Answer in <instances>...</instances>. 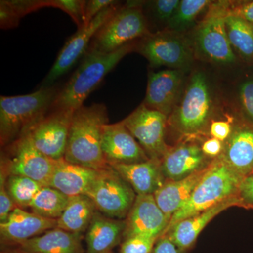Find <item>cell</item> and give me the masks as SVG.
<instances>
[{
	"label": "cell",
	"mask_w": 253,
	"mask_h": 253,
	"mask_svg": "<svg viewBox=\"0 0 253 253\" xmlns=\"http://www.w3.org/2000/svg\"><path fill=\"white\" fill-rule=\"evenodd\" d=\"M106 105L82 106L73 113L65 161L101 171L109 167L101 149L103 129L109 123Z\"/></svg>",
	"instance_id": "1"
},
{
	"label": "cell",
	"mask_w": 253,
	"mask_h": 253,
	"mask_svg": "<svg viewBox=\"0 0 253 253\" xmlns=\"http://www.w3.org/2000/svg\"><path fill=\"white\" fill-rule=\"evenodd\" d=\"M59 89L41 86L31 94L0 96L1 147L28 135L51 111Z\"/></svg>",
	"instance_id": "2"
},
{
	"label": "cell",
	"mask_w": 253,
	"mask_h": 253,
	"mask_svg": "<svg viewBox=\"0 0 253 253\" xmlns=\"http://www.w3.org/2000/svg\"><path fill=\"white\" fill-rule=\"evenodd\" d=\"M136 47L132 42L109 54L87 50L79 67L63 87L60 88L51 111L79 109L106 75Z\"/></svg>",
	"instance_id": "3"
},
{
	"label": "cell",
	"mask_w": 253,
	"mask_h": 253,
	"mask_svg": "<svg viewBox=\"0 0 253 253\" xmlns=\"http://www.w3.org/2000/svg\"><path fill=\"white\" fill-rule=\"evenodd\" d=\"M244 179L221 156L211 161L207 172L190 199L171 218L166 233L179 221L239 196L240 185Z\"/></svg>",
	"instance_id": "4"
},
{
	"label": "cell",
	"mask_w": 253,
	"mask_h": 253,
	"mask_svg": "<svg viewBox=\"0 0 253 253\" xmlns=\"http://www.w3.org/2000/svg\"><path fill=\"white\" fill-rule=\"evenodd\" d=\"M150 34L147 19L138 3L120 6L95 35L88 50L109 54Z\"/></svg>",
	"instance_id": "5"
},
{
	"label": "cell",
	"mask_w": 253,
	"mask_h": 253,
	"mask_svg": "<svg viewBox=\"0 0 253 253\" xmlns=\"http://www.w3.org/2000/svg\"><path fill=\"white\" fill-rule=\"evenodd\" d=\"M212 99L204 73L191 77L180 104L174 109L169 123L184 135H194L203 130L209 121Z\"/></svg>",
	"instance_id": "6"
},
{
	"label": "cell",
	"mask_w": 253,
	"mask_h": 253,
	"mask_svg": "<svg viewBox=\"0 0 253 253\" xmlns=\"http://www.w3.org/2000/svg\"><path fill=\"white\" fill-rule=\"evenodd\" d=\"M54 163L37 149L28 135L1 148L0 168L8 175L26 176L44 186L49 184Z\"/></svg>",
	"instance_id": "7"
},
{
	"label": "cell",
	"mask_w": 253,
	"mask_h": 253,
	"mask_svg": "<svg viewBox=\"0 0 253 253\" xmlns=\"http://www.w3.org/2000/svg\"><path fill=\"white\" fill-rule=\"evenodd\" d=\"M135 194L132 187L109 166L100 171L86 196L100 212L120 219L127 216L135 201Z\"/></svg>",
	"instance_id": "8"
},
{
	"label": "cell",
	"mask_w": 253,
	"mask_h": 253,
	"mask_svg": "<svg viewBox=\"0 0 253 253\" xmlns=\"http://www.w3.org/2000/svg\"><path fill=\"white\" fill-rule=\"evenodd\" d=\"M167 117L142 104L123 121L150 159L160 162L170 148L165 140Z\"/></svg>",
	"instance_id": "9"
},
{
	"label": "cell",
	"mask_w": 253,
	"mask_h": 253,
	"mask_svg": "<svg viewBox=\"0 0 253 253\" xmlns=\"http://www.w3.org/2000/svg\"><path fill=\"white\" fill-rule=\"evenodd\" d=\"M228 11L223 6L213 8L196 31V48L201 56L211 62L229 64L236 61L226 31Z\"/></svg>",
	"instance_id": "10"
},
{
	"label": "cell",
	"mask_w": 253,
	"mask_h": 253,
	"mask_svg": "<svg viewBox=\"0 0 253 253\" xmlns=\"http://www.w3.org/2000/svg\"><path fill=\"white\" fill-rule=\"evenodd\" d=\"M120 7L118 1L101 11L87 26L78 29L65 43L56 61L42 82V86H51L55 82L66 74L83 54H86L91 41L101 26Z\"/></svg>",
	"instance_id": "11"
},
{
	"label": "cell",
	"mask_w": 253,
	"mask_h": 253,
	"mask_svg": "<svg viewBox=\"0 0 253 253\" xmlns=\"http://www.w3.org/2000/svg\"><path fill=\"white\" fill-rule=\"evenodd\" d=\"M74 111L51 110L28 134L37 149L54 161L64 158Z\"/></svg>",
	"instance_id": "12"
},
{
	"label": "cell",
	"mask_w": 253,
	"mask_h": 253,
	"mask_svg": "<svg viewBox=\"0 0 253 253\" xmlns=\"http://www.w3.org/2000/svg\"><path fill=\"white\" fill-rule=\"evenodd\" d=\"M139 52L154 66L184 68L189 66L192 53L187 42L168 32L148 35L141 40Z\"/></svg>",
	"instance_id": "13"
},
{
	"label": "cell",
	"mask_w": 253,
	"mask_h": 253,
	"mask_svg": "<svg viewBox=\"0 0 253 253\" xmlns=\"http://www.w3.org/2000/svg\"><path fill=\"white\" fill-rule=\"evenodd\" d=\"M126 217L125 239L144 236L158 240L166 233L171 220L158 207L154 195H136Z\"/></svg>",
	"instance_id": "14"
},
{
	"label": "cell",
	"mask_w": 253,
	"mask_h": 253,
	"mask_svg": "<svg viewBox=\"0 0 253 253\" xmlns=\"http://www.w3.org/2000/svg\"><path fill=\"white\" fill-rule=\"evenodd\" d=\"M101 149L109 166L115 163L131 164L150 160L123 121L113 124L108 123L104 126Z\"/></svg>",
	"instance_id": "15"
},
{
	"label": "cell",
	"mask_w": 253,
	"mask_h": 253,
	"mask_svg": "<svg viewBox=\"0 0 253 253\" xmlns=\"http://www.w3.org/2000/svg\"><path fill=\"white\" fill-rule=\"evenodd\" d=\"M57 225V219H48L34 212L16 208L7 220L0 223L1 244L6 248L41 235Z\"/></svg>",
	"instance_id": "16"
},
{
	"label": "cell",
	"mask_w": 253,
	"mask_h": 253,
	"mask_svg": "<svg viewBox=\"0 0 253 253\" xmlns=\"http://www.w3.org/2000/svg\"><path fill=\"white\" fill-rule=\"evenodd\" d=\"M181 84L182 74L178 70H164L150 73L143 104L169 116L177 102Z\"/></svg>",
	"instance_id": "17"
},
{
	"label": "cell",
	"mask_w": 253,
	"mask_h": 253,
	"mask_svg": "<svg viewBox=\"0 0 253 253\" xmlns=\"http://www.w3.org/2000/svg\"><path fill=\"white\" fill-rule=\"evenodd\" d=\"M233 206L244 207L239 196L226 200L199 214L179 221L165 234H167L179 249L188 251L194 246L199 234L210 221L222 211Z\"/></svg>",
	"instance_id": "18"
},
{
	"label": "cell",
	"mask_w": 253,
	"mask_h": 253,
	"mask_svg": "<svg viewBox=\"0 0 253 253\" xmlns=\"http://www.w3.org/2000/svg\"><path fill=\"white\" fill-rule=\"evenodd\" d=\"M211 163L206 161L198 145L183 144L169 148L161 161V169L166 180L176 181L204 169Z\"/></svg>",
	"instance_id": "19"
},
{
	"label": "cell",
	"mask_w": 253,
	"mask_h": 253,
	"mask_svg": "<svg viewBox=\"0 0 253 253\" xmlns=\"http://www.w3.org/2000/svg\"><path fill=\"white\" fill-rule=\"evenodd\" d=\"M99 172L91 168L68 163L62 158L55 161L48 186L59 190L69 197L86 195Z\"/></svg>",
	"instance_id": "20"
},
{
	"label": "cell",
	"mask_w": 253,
	"mask_h": 253,
	"mask_svg": "<svg viewBox=\"0 0 253 253\" xmlns=\"http://www.w3.org/2000/svg\"><path fill=\"white\" fill-rule=\"evenodd\" d=\"M83 239L82 234L56 227L9 248L22 253H85Z\"/></svg>",
	"instance_id": "21"
},
{
	"label": "cell",
	"mask_w": 253,
	"mask_h": 253,
	"mask_svg": "<svg viewBox=\"0 0 253 253\" xmlns=\"http://www.w3.org/2000/svg\"><path fill=\"white\" fill-rule=\"evenodd\" d=\"M135 191L136 195H154L166 179L161 162L150 159L145 162L109 165Z\"/></svg>",
	"instance_id": "22"
},
{
	"label": "cell",
	"mask_w": 253,
	"mask_h": 253,
	"mask_svg": "<svg viewBox=\"0 0 253 253\" xmlns=\"http://www.w3.org/2000/svg\"><path fill=\"white\" fill-rule=\"evenodd\" d=\"M98 212L86 229L85 253H111L123 237L126 221Z\"/></svg>",
	"instance_id": "23"
},
{
	"label": "cell",
	"mask_w": 253,
	"mask_h": 253,
	"mask_svg": "<svg viewBox=\"0 0 253 253\" xmlns=\"http://www.w3.org/2000/svg\"><path fill=\"white\" fill-rule=\"evenodd\" d=\"M210 164L204 169L184 179L176 181L166 180L154 193L156 204L166 215L172 218L187 202L196 186L207 172Z\"/></svg>",
	"instance_id": "24"
},
{
	"label": "cell",
	"mask_w": 253,
	"mask_h": 253,
	"mask_svg": "<svg viewBox=\"0 0 253 253\" xmlns=\"http://www.w3.org/2000/svg\"><path fill=\"white\" fill-rule=\"evenodd\" d=\"M220 156L243 177L253 174V129L241 128L232 132Z\"/></svg>",
	"instance_id": "25"
},
{
	"label": "cell",
	"mask_w": 253,
	"mask_h": 253,
	"mask_svg": "<svg viewBox=\"0 0 253 253\" xmlns=\"http://www.w3.org/2000/svg\"><path fill=\"white\" fill-rule=\"evenodd\" d=\"M97 211L94 203L86 195L71 197L67 207L57 219L56 228L82 234L87 229Z\"/></svg>",
	"instance_id": "26"
},
{
	"label": "cell",
	"mask_w": 253,
	"mask_h": 253,
	"mask_svg": "<svg viewBox=\"0 0 253 253\" xmlns=\"http://www.w3.org/2000/svg\"><path fill=\"white\" fill-rule=\"evenodd\" d=\"M225 26L231 47L246 59H253V26L228 11Z\"/></svg>",
	"instance_id": "27"
},
{
	"label": "cell",
	"mask_w": 253,
	"mask_h": 253,
	"mask_svg": "<svg viewBox=\"0 0 253 253\" xmlns=\"http://www.w3.org/2000/svg\"><path fill=\"white\" fill-rule=\"evenodd\" d=\"M71 197L51 186H43L30 204L33 212L48 219H58L67 207Z\"/></svg>",
	"instance_id": "28"
},
{
	"label": "cell",
	"mask_w": 253,
	"mask_h": 253,
	"mask_svg": "<svg viewBox=\"0 0 253 253\" xmlns=\"http://www.w3.org/2000/svg\"><path fill=\"white\" fill-rule=\"evenodd\" d=\"M43 186L38 181L23 176H9L6 182L9 196L16 207L20 208L29 207Z\"/></svg>",
	"instance_id": "29"
},
{
	"label": "cell",
	"mask_w": 253,
	"mask_h": 253,
	"mask_svg": "<svg viewBox=\"0 0 253 253\" xmlns=\"http://www.w3.org/2000/svg\"><path fill=\"white\" fill-rule=\"evenodd\" d=\"M46 7V1H21V0H1L0 14L3 22L9 28L17 27L20 20L30 13Z\"/></svg>",
	"instance_id": "30"
},
{
	"label": "cell",
	"mask_w": 253,
	"mask_h": 253,
	"mask_svg": "<svg viewBox=\"0 0 253 253\" xmlns=\"http://www.w3.org/2000/svg\"><path fill=\"white\" fill-rule=\"evenodd\" d=\"M210 2L208 0H182L168 23L169 28L180 31L189 27Z\"/></svg>",
	"instance_id": "31"
},
{
	"label": "cell",
	"mask_w": 253,
	"mask_h": 253,
	"mask_svg": "<svg viewBox=\"0 0 253 253\" xmlns=\"http://www.w3.org/2000/svg\"><path fill=\"white\" fill-rule=\"evenodd\" d=\"M86 1L81 0H46V6L57 8L69 15L77 24L78 29L84 26Z\"/></svg>",
	"instance_id": "32"
},
{
	"label": "cell",
	"mask_w": 253,
	"mask_h": 253,
	"mask_svg": "<svg viewBox=\"0 0 253 253\" xmlns=\"http://www.w3.org/2000/svg\"><path fill=\"white\" fill-rule=\"evenodd\" d=\"M156 241L144 236L126 238L121 244L120 253H151Z\"/></svg>",
	"instance_id": "33"
},
{
	"label": "cell",
	"mask_w": 253,
	"mask_h": 253,
	"mask_svg": "<svg viewBox=\"0 0 253 253\" xmlns=\"http://www.w3.org/2000/svg\"><path fill=\"white\" fill-rule=\"evenodd\" d=\"M0 169V223H4L7 220L11 212L17 207L9 196L6 188L9 175L2 168Z\"/></svg>",
	"instance_id": "34"
},
{
	"label": "cell",
	"mask_w": 253,
	"mask_h": 253,
	"mask_svg": "<svg viewBox=\"0 0 253 253\" xmlns=\"http://www.w3.org/2000/svg\"><path fill=\"white\" fill-rule=\"evenodd\" d=\"M179 0H157L151 3V11L155 19L169 23L180 4Z\"/></svg>",
	"instance_id": "35"
},
{
	"label": "cell",
	"mask_w": 253,
	"mask_h": 253,
	"mask_svg": "<svg viewBox=\"0 0 253 253\" xmlns=\"http://www.w3.org/2000/svg\"><path fill=\"white\" fill-rule=\"evenodd\" d=\"M117 2L113 0H89L86 1L84 7V26H87L89 23L101 11L111 5Z\"/></svg>",
	"instance_id": "36"
},
{
	"label": "cell",
	"mask_w": 253,
	"mask_h": 253,
	"mask_svg": "<svg viewBox=\"0 0 253 253\" xmlns=\"http://www.w3.org/2000/svg\"><path fill=\"white\" fill-rule=\"evenodd\" d=\"M239 96L243 109L253 121V81L245 82L241 84Z\"/></svg>",
	"instance_id": "37"
},
{
	"label": "cell",
	"mask_w": 253,
	"mask_h": 253,
	"mask_svg": "<svg viewBox=\"0 0 253 253\" xmlns=\"http://www.w3.org/2000/svg\"><path fill=\"white\" fill-rule=\"evenodd\" d=\"M239 196L244 208H253V174L241 181Z\"/></svg>",
	"instance_id": "38"
},
{
	"label": "cell",
	"mask_w": 253,
	"mask_h": 253,
	"mask_svg": "<svg viewBox=\"0 0 253 253\" xmlns=\"http://www.w3.org/2000/svg\"><path fill=\"white\" fill-rule=\"evenodd\" d=\"M211 136L218 140L224 141L232 134V128L226 121H213L210 127Z\"/></svg>",
	"instance_id": "39"
},
{
	"label": "cell",
	"mask_w": 253,
	"mask_h": 253,
	"mask_svg": "<svg viewBox=\"0 0 253 253\" xmlns=\"http://www.w3.org/2000/svg\"><path fill=\"white\" fill-rule=\"evenodd\" d=\"M169 239L167 234L161 236L156 241L151 253H185Z\"/></svg>",
	"instance_id": "40"
},
{
	"label": "cell",
	"mask_w": 253,
	"mask_h": 253,
	"mask_svg": "<svg viewBox=\"0 0 253 253\" xmlns=\"http://www.w3.org/2000/svg\"><path fill=\"white\" fill-rule=\"evenodd\" d=\"M230 12L253 26V1L241 3L230 10Z\"/></svg>",
	"instance_id": "41"
},
{
	"label": "cell",
	"mask_w": 253,
	"mask_h": 253,
	"mask_svg": "<svg viewBox=\"0 0 253 253\" xmlns=\"http://www.w3.org/2000/svg\"><path fill=\"white\" fill-rule=\"evenodd\" d=\"M203 153L208 157H217L223 150V145L221 141L214 138L208 139L201 146Z\"/></svg>",
	"instance_id": "42"
},
{
	"label": "cell",
	"mask_w": 253,
	"mask_h": 253,
	"mask_svg": "<svg viewBox=\"0 0 253 253\" xmlns=\"http://www.w3.org/2000/svg\"><path fill=\"white\" fill-rule=\"evenodd\" d=\"M1 253H22L18 251L17 250L13 249V248H5Z\"/></svg>",
	"instance_id": "43"
}]
</instances>
